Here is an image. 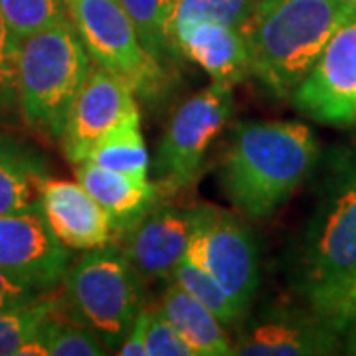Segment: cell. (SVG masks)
<instances>
[{"label": "cell", "instance_id": "31", "mask_svg": "<svg viewBox=\"0 0 356 356\" xmlns=\"http://www.w3.org/2000/svg\"><path fill=\"white\" fill-rule=\"evenodd\" d=\"M339 2H343L346 6H356V0H339Z\"/></svg>", "mask_w": 356, "mask_h": 356}, {"label": "cell", "instance_id": "20", "mask_svg": "<svg viewBox=\"0 0 356 356\" xmlns=\"http://www.w3.org/2000/svg\"><path fill=\"white\" fill-rule=\"evenodd\" d=\"M139 34L143 46L156 62L166 65L177 60L175 10L177 0H119Z\"/></svg>", "mask_w": 356, "mask_h": 356}, {"label": "cell", "instance_id": "19", "mask_svg": "<svg viewBox=\"0 0 356 356\" xmlns=\"http://www.w3.org/2000/svg\"><path fill=\"white\" fill-rule=\"evenodd\" d=\"M86 161L137 180H149V153L140 135V115L111 129L95 143Z\"/></svg>", "mask_w": 356, "mask_h": 356}, {"label": "cell", "instance_id": "14", "mask_svg": "<svg viewBox=\"0 0 356 356\" xmlns=\"http://www.w3.org/2000/svg\"><path fill=\"white\" fill-rule=\"evenodd\" d=\"M40 208L51 232L70 250H93L113 236L111 216L79 180L46 177L40 188Z\"/></svg>", "mask_w": 356, "mask_h": 356}, {"label": "cell", "instance_id": "22", "mask_svg": "<svg viewBox=\"0 0 356 356\" xmlns=\"http://www.w3.org/2000/svg\"><path fill=\"white\" fill-rule=\"evenodd\" d=\"M42 339L48 356H102L107 344L93 329L62 315V305L42 325Z\"/></svg>", "mask_w": 356, "mask_h": 356}, {"label": "cell", "instance_id": "13", "mask_svg": "<svg viewBox=\"0 0 356 356\" xmlns=\"http://www.w3.org/2000/svg\"><path fill=\"white\" fill-rule=\"evenodd\" d=\"M341 334L323 318L307 311L266 309L238 334L232 355L238 356H315L337 355Z\"/></svg>", "mask_w": 356, "mask_h": 356}, {"label": "cell", "instance_id": "2", "mask_svg": "<svg viewBox=\"0 0 356 356\" xmlns=\"http://www.w3.org/2000/svg\"><path fill=\"white\" fill-rule=\"evenodd\" d=\"M321 161L315 133L299 121H240L222 159L220 186L248 220L271 216Z\"/></svg>", "mask_w": 356, "mask_h": 356}, {"label": "cell", "instance_id": "23", "mask_svg": "<svg viewBox=\"0 0 356 356\" xmlns=\"http://www.w3.org/2000/svg\"><path fill=\"white\" fill-rule=\"evenodd\" d=\"M51 293H46L30 305L0 313V356L18 355L20 346L60 309V297H54Z\"/></svg>", "mask_w": 356, "mask_h": 356}, {"label": "cell", "instance_id": "9", "mask_svg": "<svg viewBox=\"0 0 356 356\" xmlns=\"http://www.w3.org/2000/svg\"><path fill=\"white\" fill-rule=\"evenodd\" d=\"M295 109L309 119L334 125H356V6L327 40L315 65L291 93Z\"/></svg>", "mask_w": 356, "mask_h": 356}, {"label": "cell", "instance_id": "26", "mask_svg": "<svg viewBox=\"0 0 356 356\" xmlns=\"http://www.w3.org/2000/svg\"><path fill=\"white\" fill-rule=\"evenodd\" d=\"M18 51L20 40L0 14V117L18 109Z\"/></svg>", "mask_w": 356, "mask_h": 356}, {"label": "cell", "instance_id": "27", "mask_svg": "<svg viewBox=\"0 0 356 356\" xmlns=\"http://www.w3.org/2000/svg\"><path fill=\"white\" fill-rule=\"evenodd\" d=\"M145 348L147 356H194L191 346L161 309H151Z\"/></svg>", "mask_w": 356, "mask_h": 356}, {"label": "cell", "instance_id": "17", "mask_svg": "<svg viewBox=\"0 0 356 356\" xmlns=\"http://www.w3.org/2000/svg\"><path fill=\"white\" fill-rule=\"evenodd\" d=\"M159 309L177 327L194 356L232 355V343L228 332L224 331V325L208 307H204L194 295L175 281H170L163 293Z\"/></svg>", "mask_w": 356, "mask_h": 356}, {"label": "cell", "instance_id": "25", "mask_svg": "<svg viewBox=\"0 0 356 356\" xmlns=\"http://www.w3.org/2000/svg\"><path fill=\"white\" fill-rule=\"evenodd\" d=\"M259 0H177L175 30L178 26L212 20L242 30L252 18Z\"/></svg>", "mask_w": 356, "mask_h": 356}, {"label": "cell", "instance_id": "4", "mask_svg": "<svg viewBox=\"0 0 356 356\" xmlns=\"http://www.w3.org/2000/svg\"><path fill=\"white\" fill-rule=\"evenodd\" d=\"M91 64L70 18L20 40L18 111L28 129L60 140L70 105Z\"/></svg>", "mask_w": 356, "mask_h": 356}, {"label": "cell", "instance_id": "24", "mask_svg": "<svg viewBox=\"0 0 356 356\" xmlns=\"http://www.w3.org/2000/svg\"><path fill=\"white\" fill-rule=\"evenodd\" d=\"M0 14L18 40L70 18L67 0H0Z\"/></svg>", "mask_w": 356, "mask_h": 356}, {"label": "cell", "instance_id": "30", "mask_svg": "<svg viewBox=\"0 0 356 356\" xmlns=\"http://www.w3.org/2000/svg\"><path fill=\"white\" fill-rule=\"evenodd\" d=\"M343 337L348 339L346 346L350 348V353H356V293L350 301V305L346 309V315L343 321Z\"/></svg>", "mask_w": 356, "mask_h": 356}, {"label": "cell", "instance_id": "10", "mask_svg": "<svg viewBox=\"0 0 356 356\" xmlns=\"http://www.w3.org/2000/svg\"><path fill=\"white\" fill-rule=\"evenodd\" d=\"M204 206H175L154 200L139 216L113 232L131 266L147 280H170L184 259Z\"/></svg>", "mask_w": 356, "mask_h": 356}, {"label": "cell", "instance_id": "12", "mask_svg": "<svg viewBox=\"0 0 356 356\" xmlns=\"http://www.w3.org/2000/svg\"><path fill=\"white\" fill-rule=\"evenodd\" d=\"M70 248L58 240L42 208L0 216V267L38 287L56 291L70 269Z\"/></svg>", "mask_w": 356, "mask_h": 356}, {"label": "cell", "instance_id": "1", "mask_svg": "<svg viewBox=\"0 0 356 356\" xmlns=\"http://www.w3.org/2000/svg\"><path fill=\"white\" fill-rule=\"evenodd\" d=\"M293 287L305 309L343 337L344 315L356 293V140L334 147L323 161Z\"/></svg>", "mask_w": 356, "mask_h": 356}, {"label": "cell", "instance_id": "6", "mask_svg": "<svg viewBox=\"0 0 356 356\" xmlns=\"http://www.w3.org/2000/svg\"><path fill=\"white\" fill-rule=\"evenodd\" d=\"M67 14L93 64L125 79L145 97L163 89L165 65L143 46L119 0H67Z\"/></svg>", "mask_w": 356, "mask_h": 356}, {"label": "cell", "instance_id": "8", "mask_svg": "<svg viewBox=\"0 0 356 356\" xmlns=\"http://www.w3.org/2000/svg\"><path fill=\"white\" fill-rule=\"evenodd\" d=\"M232 107V88L212 81L175 111L156 154V172L166 192L186 188L196 180L204 154L228 123Z\"/></svg>", "mask_w": 356, "mask_h": 356}, {"label": "cell", "instance_id": "11", "mask_svg": "<svg viewBox=\"0 0 356 356\" xmlns=\"http://www.w3.org/2000/svg\"><path fill=\"white\" fill-rule=\"evenodd\" d=\"M135 115H140L135 89L109 70L91 64L60 137L65 159L76 166L83 163L97 140Z\"/></svg>", "mask_w": 356, "mask_h": 356}, {"label": "cell", "instance_id": "7", "mask_svg": "<svg viewBox=\"0 0 356 356\" xmlns=\"http://www.w3.org/2000/svg\"><path fill=\"white\" fill-rule=\"evenodd\" d=\"M184 257L208 271L248 318L259 287V259L254 234L242 218L216 206H204Z\"/></svg>", "mask_w": 356, "mask_h": 356}, {"label": "cell", "instance_id": "5", "mask_svg": "<svg viewBox=\"0 0 356 356\" xmlns=\"http://www.w3.org/2000/svg\"><path fill=\"white\" fill-rule=\"evenodd\" d=\"M62 313L97 332L107 348H119L143 309L140 275L117 243H105L67 269Z\"/></svg>", "mask_w": 356, "mask_h": 356}, {"label": "cell", "instance_id": "29", "mask_svg": "<svg viewBox=\"0 0 356 356\" xmlns=\"http://www.w3.org/2000/svg\"><path fill=\"white\" fill-rule=\"evenodd\" d=\"M149 317H151V309H140L139 315L135 318L131 331L127 332L125 341L121 343L117 355L121 356H147V327H149Z\"/></svg>", "mask_w": 356, "mask_h": 356}, {"label": "cell", "instance_id": "3", "mask_svg": "<svg viewBox=\"0 0 356 356\" xmlns=\"http://www.w3.org/2000/svg\"><path fill=\"white\" fill-rule=\"evenodd\" d=\"M350 8L339 0H259L242 28L250 76L275 99H291Z\"/></svg>", "mask_w": 356, "mask_h": 356}, {"label": "cell", "instance_id": "15", "mask_svg": "<svg viewBox=\"0 0 356 356\" xmlns=\"http://www.w3.org/2000/svg\"><path fill=\"white\" fill-rule=\"evenodd\" d=\"M178 54L198 64L214 83H242L250 76V54L242 30L234 26L196 20L175 30Z\"/></svg>", "mask_w": 356, "mask_h": 356}, {"label": "cell", "instance_id": "16", "mask_svg": "<svg viewBox=\"0 0 356 356\" xmlns=\"http://www.w3.org/2000/svg\"><path fill=\"white\" fill-rule=\"evenodd\" d=\"M81 186L102 204L113 220V232L137 218L159 196V186L149 180L115 172L111 168L83 161L76 166Z\"/></svg>", "mask_w": 356, "mask_h": 356}, {"label": "cell", "instance_id": "18", "mask_svg": "<svg viewBox=\"0 0 356 356\" xmlns=\"http://www.w3.org/2000/svg\"><path fill=\"white\" fill-rule=\"evenodd\" d=\"M46 166L36 151L0 133V216L40 206Z\"/></svg>", "mask_w": 356, "mask_h": 356}, {"label": "cell", "instance_id": "21", "mask_svg": "<svg viewBox=\"0 0 356 356\" xmlns=\"http://www.w3.org/2000/svg\"><path fill=\"white\" fill-rule=\"evenodd\" d=\"M170 281H175L182 289L194 295L204 307H208L224 327H236L245 321L240 309L232 301V297L222 289V285L208 271H204L202 267L192 264L191 259L184 257L178 264L170 275Z\"/></svg>", "mask_w": 356, "mask_h": 356}, {"label": "cell", "instance_id": "28", "mask_svg": "<svg viewBox=\"0 0 356 356\" xmlns=\"http://www.w3.org/2000/svg\"><path fill=\"white\" fill-rule=\"evenodd\" d=\"M51 293V291H50ZM46 293L0 267V313L38 301Z\"/></svg>", "mask_w": 356, "mask_h": 356}]
</instances>
